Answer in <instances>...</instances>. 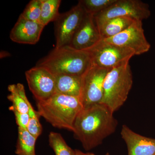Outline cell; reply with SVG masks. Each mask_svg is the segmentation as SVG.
Returning a JSON list of instances; mask_svg holds the SVG:
<instances>
[{
    "instance_id": "obj_4",
    "label": "cell",
    "mask_w": 155,
    "mask_h": 155,
    "mask_svg": "<svg viewBox=\"0 0 155 155\" xmlns=\"http://www.w3.org/2000/svg\"><path fill=\"white\" fill-rule=\"evenodd\" d=\"M129 62L113 68L105 78L101 104L114 113L126 101L133 84Z\"/></svg>"
},
{
    "instance_id": "obj_7",
    "label": "cell",
    "mask_w": 155,
    "mask_h": 155,
    "mask_svg": "<svg viewBox=\"0 0 155 155\" xmlns=\"http://www.w3.org/2000/svg\"><path fill=\"white\" fill-rule=\"evenodd\" d=\"M110 70L92 64L82 75L80 98L83 108L101 104L104 97V81Z\"/></svg>"
},
{
    "instance_id": "obj_15",
    "label": "cell",
    "mask_w": 155,
    "mask_h": 155,
    "mask_svg": "<svg viewBox=\"0 0 155 155\" xmlns=\"http://www.w3.org/2000/svg\"><path fill=\"white\" fill-rule=\"evenodd\" d=\"M8 90L10 94L7 98L12 104L9 110L28 114L32 106L26 96L24 85L21 83L10 84L8 86Z\"/></svg>"
},
{
    "instance_id": "obj_1",
    "label": "cell",
    "mask_w": 155,
    "mask_h": 155,
    "mask_svg": "<svg viewBox=\"0 0 155 155\" xmlns=\"http://www.w3.org/2000/svg\"><path fill=\"white\" fill-rule=\"evenodd\" d=\"M118 122L114 113L103 104L83 108L75 119L73 132L84 149L90 150L116 131Z\"/></svg>"
},
{
    "instance_id": "obj_8",
    "label": "cell",
    "mask_w": 155,
    "mask_h": 155,
    "mask_svg": "<svg viewBox=\"0 0 155 155\" xmlns=\"http://www.w3.org/2000/svg\"><path fill=\"white\" fill-rule=\"evenodd\" d=\"M86 14L78 3L69 11L60 14L54 22L56 48L70 45Z\"/></svg>"
},
{
    "instance_id": "obj_22",
    "label": "cell",
    "mask_w": 155,
    "mask_h": 155,
    "mask_svg": "<svg viewBox=\"0 0 155 155\" xmlns=\"http://www.w3.org/2000/svg\"><path fill=\"white\" fill-rule=\"evenodd\" d=\"M28 114L30 119L26 130L31 135L37 139L42 132V127L39 120L40 116L33 107L30 108Z\"/></svg>"
},
{
    "instance_id": "obj_19",
    "label": "cell",
    "mask_w": 155,
    "mask_h": 155,
    "mask_svg": "<svg viewBox=\"0 0 155 155\" xmlns=\"http://www.w3.org/2000/svg\"><path fill=\"white\" fill-rule=\"evenodd\" d=\"M48 138L50 146L55 155H75V150L68 146L60 134L52 131L49 134Z\"/></svg>"
},
{
    "instance_id": "obj_21",
    "label": "cell",
    "mask_w": 155,
    "mask_h": 155,
    "mask_svg": "<svg viewBox=\"0 0 155 155\" xmlns=\"http://www.w3.org/2000/svg\"><path fill=\"white\" fill-rule=\"evenodd\" d=\"M41 0H32L20 14L25 19L39 23L41 14Z\"/></svg>"
},
{
    "instance_id": "obj_23",
    "label": "cell",
    "mask_w": 155,
    "mask_h": 155,
    "mask_svg": "<svg viewBox=\"0 0 155 155\" xmlns=\"http://www.w3.org/2000/svg\"><path fill=\"white\" fill-rule=\"evenodd\" d=\"M11 111L14 113L18 127L26 129L30 119L29 114L20 113L15 110H12Z\"/></svg>"
},
{
    "instance_id": "obj_13",
    "label": "cell",
    "mask_w": 155,
    "mask_h": 155,
    "mask_svg": "<svg viewBox=\"0 0 155 155\" xmlns=\"http://www.w3.org/2000/svg\"><path fill=\"white\" fill-rule=\"evenodd\" d=\"M121 136L127 145L128 155H155V139L134 132L123 125Z\"/></svg>"
},
{
    "instance_id": "obj_6",
    "label": "cell",
    "mask_w": 155,
    "mask_h": 155,
    "mask_svg": "<svg viewBox=\"0 0 155 155\" xmlns=\"http://www.w3.org/2000/svg\"><path fill=\"white\" fill-rule=\"evenodd\" d=\"M148 4L140 0H116L107 8L94 16L97 26L106 20L119 17H127L142 21L150 16Z\"/></svg>"
},
{
    "instance_id": "obj_3",
    "label": "cell",
    "mask_w": 155,
    "mask_h": 155,
    "mask_svg": "<svg viewBox=\"0 0 155 155\" xmlns=\"http://www.w3.org/2000/svg\"><path fill=\"white\" fill-rule=\"evenodd\" d=\"M88 51H80L69 45L55 48L38 61L36 66L44 67L54 75L82 76L91 67Z\"/></svg>"
},
{
    "instance_id": "obj_12",
    "label": "cell",
    "mask_w": 155,
    "mask_h": 155,
    "mask_svg": "<svg viewBox=\"0 0 155 155\" xmlns=\"http://www.w3.org/2000/svg\"><path fill=\"white\" fill-rule=\"evenodd\" d=\"M45 26L24 18L21 15L10 32L12 41L21 44L35 45L39 40Z\"/></svg>"
},
{
    "instance_id": "obj_25",
    "label": "cell",
    "mask_w": 155,
    "mask_h": 155,
    "mask_svg": "<svg viewBox=\"0 0 155 155\" xmlns=\"http://www.w3.org/2000/svg\"><path fill=\"white\" fill-rule=\"evenodd\" d=\"M104 155H110V153H106L105 154H104Z\"/></svg>"
},
{
    "instance_id": "obj_16",
    "label": "cell",
    "mask_w": 155,
    "mask_h": 155,
    "mask_svg": "<svg viewBox=\"0 0 155 155\" xmlns=\"http://www.w3.org/2000/svg\"><path fill=\"white\" fill-rule=\"evenodd\" d=\"M135 20L127 17H119L106 20L98 25L102 39L113 37L121 33L133 24Z\"/></svg>"
},
{
    "instance_id": "obj_24",
    "label": "cell",
    "mask_w": 155,
    "mask_h": 155,
    "mask_svg": "<svg viewBox=\"0 0 155 155\" xmlns=\"http://www.w3.org/2000/svg\"><path fill=\"white\" fill-rule=\"evenodd\" d=\"M75 155H95L92 153H84L80 150H75Z\"/></svg>"
},
{
    "instance_id": "obj_5",
    "label": "cell",
    "mask_w": 155,
    "mask_h": 155,
    "mask_svg": "<svg viewBox=\"0 0 155 155\" xmlns=\"http://www.w3.org/2000/svg\"><path fill=\"white\" fill-rule=\"evenodd\" d=\"M88 51L93 65L108 69L129 62L135 56L130 49L112 44L103 39Z\"/></svg>"
},
{
    "instance_id": "obj_2",
    "label": "cell",
    "mask_w": 155,
    "mask_h": 155,
    "mask_svg": "<svg viewBox=\"0 0 155 155\" xmlns=\"http://www.w3.org/2000/svg\"><path fill=\"white\" fill-rule=\"evenodd\" d=\"M38 112L53 127L73 131L74 122L83 109L80 97L56 93L47 101L37 102Z\"/></svg>"
},
{
    "instance_id": "obj_11",
    "label": "cell",
    "mask_w": 155,
    "mask_h": 155,
    "mask_svg": "<svg viewBox=\"0 0 155 155\" xmlns=\"http://www.w3.org/2000/svg\"><path fill=\"white\" fill-rule=\"evenodd\" d=\"M102 39L94 16L86 14L69 46L80 51H88Z\"/></svg>"
},
{
    "instance_id": "obj_9",
    "label": "cell",
    "mask_w": 155,
    "mask_h": 155,
    "mask_svg": "<svg viewBox=\"0 0 155 155\" xmlns=\"http://www.w3.org/2000/svg\"><path fill=\"white\" fill-rule=\"evenodd\" d=\"M25 75L37 102L47 101L56 94L55 76L44 67H32L25 72Z\"/></svg>"
},
{
    "instance_id": "obj_20",
    "label": "cell",
    "mask_w": 155,
    "mask_h": 155,
    "mask_svg": "<svg viewBox=\"0 0 155 155\" xmlns=\"http://www.w3.org/2000/svg\"><path fill=\"white\" fill-rule=\"evenodd\" d=\"M116 0H81L78 3L87 14L95 15L107 8Z\"/></svg>"
},
{
    "instance_id": "obj_14",
    "label": "cell",
    "mask_w": 155,
    "mask_h": 155,
    "mask_svg": "<svg viewBox=\"0 0 155 155\" xmlns=\"http://www.w3.org/2000/svg\"><path fill=\"white\" fill-rule=\"evenodd\" d=\"M56 93L80 97L82 76L70 75H55Z\"/></svg>"
},
{
    "instance_id": "obj_17",
    "label": "cell",
    "mask_w": 155,
    "mask_h": 155,
    "mask_svg": "<svg viewBox=\"0 0 155 155\" xmlns=\"http://www.w3.org/2000/svg\"><path fill=\"white\" fill-rule=\"evenodd\" d=\"M37 139L26 129L18 127L15 153L17 155H36L35 146Z\"/></svg>"
},
{
    "instance_id": "obj_10",
    "label": "cell",
    "mask_w": 155,
    "mask_h": 155,
    "mask_svg": "<svg viewBox=\"0 0 155 155\" xmlns=\"http://www.w3.org/2000/svg\"><path fill=\"white\" fill-rule=\"evenodd\" d=\"M106 41L128 48L140 55L149 51L151 45L147 40L142 21L136 20L128 28L116 36L103 39Z\"/></svg>"
},
{
    "instance_id": "obj_18",
    "label": "cell",
    "mask_w": 155,
    "mask_h": 155,
    "mask_svg": "<svg viewBox=\"0 0 155 155\" xmlns=\"http://www.w3.org/2000/svg\"><path fill=\"white\" fill-rule=\"evenodd\" d=\"M61 2V0H41L39 23L45 26L50 22H54L60 14L59 8Z\"/></svg>"
}]
</instances>
